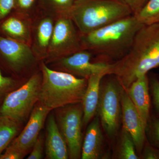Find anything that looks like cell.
<instances>
[{
    "label": "cell",
    "instance_id": "obj_1",
    "mask_svg": "<svg viewBox=\"0 0 159 159\" xmlns=\"http://www.w3.org/2000/svg\"><path fill=\"white\" fill-rule=\"evenodd\" d=\"M159 66V23L144 25L137 32L132 46L122 59L112 63L109 75L128 89L139 77Z\"/></svg>",
    "mask_w": 159,
    "mask_h": 159
},
{
    "label": "cell",
    "instance_id": "obj_2",
    "mask_svg": "<svg viewBox=\"0 0 159 159\" xmlns=\"http://www.w3.org/2000/svg\"><path fill=\"white\" fill-rule=\"evenodd\" d=\"M144 25L133 15L85 34H80L82 49L114 62L125 56L137 32Z\"/></svg>",
    "mask_w": 159,
    "mask_h": 159
},
{
    "label": "cell",
    "instance_id": "obj_3",
    "mask_svg": "<svg viewBox=\"0 0 159 159\" xmlns=\"http://www.w3.org/2000/svg\"><path fill=\"white\" fill-rule=\"evenodd\" d=\"M42 81L38 102L51 110L82 102L88 79L52 70L41 63Z\"/></svg>",
    "mask_w": 159,
    "mask_h": 159
},
{
    "label": "cell",
    "instance_id": "obj_4",
    "mask_svg": "<svg viewBox=\"0 0 159 159\" xmlns=\"http://www.w3.org/2000/svg\"><path fill=\"white\" fill-rule=\"evenodd\" d=\"M132 15L120 0H77L70 16L82 35Z\"/></svg>",
    "mask_w": 159,
    "mask_h": 159
},
{
    "label": "cell",
    "instance_id": "obj_5",
    "mask_svg": "<svg viewBox=\"0 0 159 159\" xmlns=\"http://www.w3.org/2000/svg\"><path fill=\"white\" fill-rule=\"evenodd\" d=\"M42 81V75L34 74L20 88L7 94L0 108V115L20 124L25 122L38 101Z\"/></svg>",
    "mask_w": 159,
    "mask_h": 159
},
{
    "label": "cell",
    "instance_id": "obj_6",
    "mask_svg": "<svg viewBox=\"0 0 159 159\" xmlns=\"http://www.w3.org/2000/svg\"><path fill=\"white\" fill-rule=\"evenodd\" d=\"M54 110L58 128L67 145L69 158H81L84 113L82 103L69 104Z\"/></svg>",
    "mask_w": 159,
    "mask_h": 159
},
{
    "label": "cell",
    "instance_id": "obj_7",
    "mask_svg": "<svg viewBox=\"0 0 159 159\" xmlns=\"http://www.w3.org/2000/svg\"><path fill=\"white\" fill-rule=\"evenodd\" d=\"M121 88L116 79L108 80L100 84L97 114L103 129L110 138L116 135L122 118Z\"/></svg>",
    "mask_w": 159,
    "mask_h": 159
},
{
    "label": "cell",
    "instance_id": "obj_8",
    "mask_svg": "<svg viewBox=\"0 0 159 159\" xmlns=\"http://www.w3.org/2000/svg\"><path fill=\"white\" fill-rule=\"evenodd\" d=\"M82 50L80 34L70 16L56 17L46 59L53 61Z\"/></svg>",
    "mask_w": 159,
    "mask_h": 159
},
{
    "label": "cell",
    "instance_id": "obj_9",
    "mask_svg": "<svg viewBox=\"0 0 159 159\" xmlns=\"http://www.w3.org/2000/svg\"><path fill=\"white\" fill-rule=\"evenodd\" d=\"M93 54L88 50L82 49L74 54L53 61L63 72L75 76L88 79L91 75L105 73L109 75L111 63L103 61L91 62Z\"/></svg>",
    "mask_w": 159,
    "mask_h": 159
},
{
    "label": "cell",
    "instance_id": "obj_10",
    "mask_svg": "<svg viewBox=\"0 0 159 159\" xmlns=\"http://www.w3.org/2000/svg\"><path fill=\"white\" fill-rule=\"evenodd\" d=\"M0 53L17 72L31 67L38 60L31 46L9 37L0 36Z\"/></svg>",
    "mask_w": 159,
    "mask_h": 159
},
{
    "label": "cell",
    "instance_id": "obj_11",
    "mask_svg": "<svg viewBox=\"0 0 159 159\" xmlns=\"http://www.w3.org/2000/svg\"><path fill=\"white\" fill-rule=\"evenodd\" d=\"M51 111L40 103L35 107L25 127L9 146L27 155L32 149Z\"/></svg>",
    "mask_w": 159,
    "mask_h": 159
},
{
    "label": "cell",
    "instance_id": "obj_12",
    "mask_svg": "<svg viewBox=\"0 0 159 159\" xmlns=\"http://www.w3.org/2000/svg\"><path fill=\"white\" fill-rule=\"evenodd\" d=\"M31 23V48L38 60L46 59L56 17L41 11Z\"/></svg>",
    "mask_w": 159,
    "mask_h": 159
},
{
    "label": "cell",
    "instance_id": "obj_13",
    "mask_svg": "<svg viewBox=\"0 0 159 159\" xmlns=\"http://www.w3.org/2000/svg\"><path fill=\"white\" fill-rule=\"evenodd\" d=\"M121 103L123 128L132 137L137 151L142 152L146 141V129L135 107L129 97L126 91L122 87Z\"/></svg>",
    "mask_w": 159,
    "mask_h": 159
},
{
    "label": "cell",
    "instance_id": "obj_14",
    "mask_svg": "<svg viewBox=\"0 0 159 159\" xmlns=\"http://www.w3.org/2000/svg\"><path fill=\"white\" fill-rule=\"evenodd\" d=\"M45 148L46 159L69 158L67 145L52 113L47 120Z\"/></svg>",
    "mask_w": 159,
    "mask_h": 159
},
{
    "label": "cell",
    "instance_id": "obj_15",
    "mask_svg": "<svg viewBox=\"0 0 159 159\" xmlns=\"http://www.w3.org/2000/svg\"><path fill=\"white\" fill-rule=\"evenodd\" d=\"M149 89V79L146 74L134 81L126 91L137 109L146 129L150 117Z\"/></svg>",
    "mask_w": 159,
    "mask_h": 159
},
{
    "label": "cell",
    "instance_id": "obj_16",
    "mask_svg": "<svg viewBox=\"0 0 159 159\" xmlns=\"http://www.w3.org/2000/svg\"><path fill=\"white\" fill-rule=\"evenodd\" d=\"M106 75L105 73H97L88 79L87 87L81 102L84 113L83 126H87L97 114L101 80Z\"/></svg>",
    "mask_w": 159,
    "mask_h": 159
},
{
    "label": "cell",
    "instance_id": "obj_17",
    "mask_svg": "<svg viewBox=\"0 0 159 159\" xmlns=\"http://www.w3.org/2000/svg\"><path fill=\"white\" fill-rule=\"evenodd\" d=\"M100 125L97 116L88 125L83 142L81 159L101 158L104 140Z\"/></svg>",
    "mask_w": 159,
    "mask_h": 159
},
{
    "label": "cell",
    "instance_id": "obj_18",
    "mask_svg": "<svg viewBox=\"0 0 159 159\" xmlns=\"http://www.w3.org/2000/svg\"><path fill=\"white\" fill-rule=\"evenodd\" d=\"M31 23L30 17L22 15L21 17H11L6 20L2 29L9 38L31 46Z\"/></svg>",
    "mask_w": 159,
    "mask_h": 159
},
{
    "label": "cell",
    "instance_id": "obj_19",
    "mask_svg": "<svg viewBox=\"0 0 159 159\" xmlns=\"http://www.w3.org/2000/svg\"><path fill=\"white\" fill-rule=\"evenodd\" d=\"M77 0H39L38 7L41 11L55 17L70 16Z\"/></svg>",
    "mask_w": 159,
    "mask_h": 159
},
{
    "label": "cell",
    "instance_id": "obj_20",
    "mask_svg": "<svg viewBox=\"0 0 159 159\" xmlns=\"http://www.w3.org/2000/svg\"><path fill=\"white\" fill-rule=\"evenodd\" d=\"M20 125L11 118L0 115V156L17 135Z\"/></svg>",
    "mask_w": 159,
    "mask_h": 159
},
{
    "label": "cell",
    "instance_id": "obj_21",
    "mask_svg": "<svg viewBox=\"0 0 159 159\" xmlns=\"http://www.w3.org/2000/svg\"><path fill=\"white\" fill-rule=\"evenodd\" d=\"M135 145L129 133L122 128L116 152V158L139 159L136 152Z\"/></svg>",
    "mask_w": 159,
    "mask_h": 159
},
{
    "label": "cell",
    "instance_id": "obj_22",
    "mask_svg": "<svg viewBox=\"0 0 159 159\" xmlns=\"http://www.w3.org/2000/svg\"><path fill=\"white\" fill-rule=\"evenodd\" d=\"M134 16L143 25L159 23V0H148Z\"/></svg>",
    "mask_w": 159,
    "mask_h": 159
},
{
    "label": "cell",
    "instance_id": "obj_23",
    "mask_svg": "<svg viewBox=\"0 0 159 159\" xmlns=\"http://www.w3.org/2000/svg\"><path fill=\"white\" fill-rule=\"evenodd\" d=\"M146 129L148 130L151 141L159 149V118L154 117L151 119L150 117Z\"/></svg>",
    "mask_w": 159,
    "mask_h": 159
},
{
    "label": "cell",
    "instance_id": "obj_24",
    "mask_svg": "<svg viewBox=\"0 0 159 159\" xmlns=\"http://www.w3.org/2000/svg\"><path fill=\"white\" fill-rule=\"evenodd\" d=\"M39 0H15V8L20 14L30 17L33 9L38 6Z\"/></svg>",
    "mask_w": 159,
    "mask_h": 159
},
{
    "label": "cell",
    "instance_id": "obj_25",
    "mask_svg": "<svg viewBox=\"0 0 159 159\" xmlns=\"http://www.w3.org/2000/svg\"><path fill=\"white\" fill-rule=\"evenodd\" d=\"M45 139L43 134L40 133L32 148L28 159H40L43 157Z\"/></svg>",
    "mask_w": 159,
    "mask_h": 159
},
{
    "label": "cell",
    "instance_id": "obj_26",
    "mask_svg": "<svg viewBox=\"0 0 159 159\" xmlns=\"http://www.w3.org/2000/svg\"><path fill=\"white\" fill-rule=\"evenodd\" d=\"M148 79L154 106L159 115V79L156 75H152Z\"/></svg>",
    "mask_w": 159,
    "mask_h": 159
},
{
    "label": "cell",
    "instance_id": "obj_27",
    "mask_svg": "<svg viewBox=\"0 0 159 159\" xmlns=\"http://www.w3.org/2000/svg\"><path fill=\"white\" fill-rule=\"evenodd\" d=\"M15 84L14 80L10 77H4L0 70V98L8 93Z\"/></svg>",
    "mask_w": 159,
    "mask_h": 159
},
{
    "label": "cell",
    "instance_id": "obj_28",
    "mask_svg": "<svg viewBox=\"0 0 159 159\" xmlns=\"http://www.w3.org/2000/svg\"><path fill=\"white\" fill-rule=\"evenodd\" d=\"M141 158L159 159V149L145 141L142 152Z\"/></svg>",
    "mask_w": 159,
    "mask_h": 159
},
{
    "label": "cell",
    "instance_id": "obj_29",
    "mask_svg": "<svg viewBox=\"0 0 159 159\" xmlns=\"http://www.w3.org/2000/svg\"><path fill=\"white\" fill-rule=\"evenodd\" d=\"M15 0H0V20L6 17L15 8Z\"/></svg>",
    "mask_w": 159,
    "mask_h": 159
},
{
    "label": "cell",
    "instance_id": "obj_30",
    "mask_svg": "<svg viewBox=\"0 0 159 159\" xmlns=\"http://www.w3.org/2000/svg\"><path fill=\"white\" fill-rule=\"evenodd\" d=\"M130 9L133 15H134L139 12L148 0H120Z\"/></svg>",
    "mask_w": 159,
    "mask_h": 159
},
{
    "label": "cell",
    "instance_id": "obj_31",
    "mask_svg": "<svg viewBox=\"0 0 159 159\" xmlns=\"http://www.w3.org/2000/svg\"><path fill=\"white\" fill-rule=\"evenodd\" d=\"M26 155L25 154L9 146L5 153L0 156V159H22Z\"/></svg>",
    "mask_w": 159,
    "mask_h": 159
}]
</instances>
